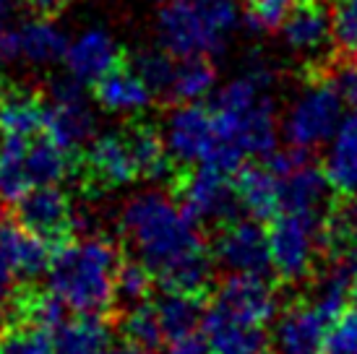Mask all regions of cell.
Wrapping results in <instances>:
<instances>
[{
  "label": "cell",
  "mask_w": 357,
  "mask_h": 354,
  "mask_svg": "<svg viewBox=\"0 0 357 354\" xmlns=\"http://www.w3.org/2000/svg\"><path fill=\"white\" fill-rule=\"evenodd\" d=\"M271 86L274 73L266 68V63L256 60L243 76L219 88L211 105L217 144L201 164H211L227 175H235L248 157L264 159L277 148Z\"/></svg>",
  "instance_id": "6da1fadb"
},
{
  "label": "cell",
  "mask_w": 357,
  "mask_h": 354,
  "mask_svg": "<svg viewBox=\"0 0 357 354\" xmlns=\"http://www.w3.org/2000/svg\"><path fill=\"white\" fill-rule=\"evenodd\" d=\"M123 237L154 279L183 258L206 250L201 224L178 203V198L159 190L133 196L120 214Z\"/></svg>",
  "instance_id": "7a4b0ae2"
},
{
  "label": "cell",
  "mask_w": 357,
  "mask_h": 354,
  "mask_svg": "<svg viewBox=\"0 0 357 354\" xmlns=\"http://www.w3.org/2000/svg\"><path fill=\"white\" fill-rule=\"evenodd\" d=\"M120 256L107 240L63 243L52 250L47 289L76 313H105L115 305Z\"/></svg>",
  "instance_id": "3957f363"
},
{
  "label": "cell",
  "mask_w": 357,
  "mask_h": 354,
  "mask_svg": "<svg viewBox=\"0 0 357 354\" xmlns=\"http://www.w3.org/2000/svg\"><path fill=\"white\" fill-rule=\"evenodd\" d=\"M235 0H169L157 16L159 47L172 58H214L238 26Z\"/></svg>",
  "instance_id": "277c9868"
},
{
  "label": "cell",
  "mask_w": 357,
  "mask_h": 354,
  "mask_svg": "<svg viewBox=\"0 0 357 354\" xmlns=\"http://www.w3.org/2000/svg\"><path fill=\"white\" fill-rule=\"evenodd\" d=\"M172 196L178 203L199 224L222 226L240 219L243 203L238 198V190L229 183V175L211 164H199L193 169H180L172 177Z\"/></svg>",
  "instance_id": "5b68a950"
},
{
  "label": "cell",
  "mask_w": 357,
  "mask_h": 354,
  "mask_svg": "<svg viewBox=\"0 0 357 354\" xmlns=\"http://www.w3.org/2000/svg\"><path fill=\"white\" fill-rule=\"evenodd\" d=\"M344 115V99L326 81H316L295 99L282 123V136L289 146L316 148L334 138Z\"/></svg>",
  "instance_id": "8992f818"
},
{
  "label": "cell",
  "mask_w": 357,
  "mask_h": 354,
  "mask_svg": "<svg viewBox=\"0 0 357 354\" xmlns=\"http://www.w3.org/2000/svg\"><path fill=\"white\" fill-rule=\"evenodd\" d=\"M268 224V253L274 274L287 284L305 282L313 274L321 224L298 214H277Z\"/></svg>",
  "instance_id": "52a82bcc"
},
{
  "label": "cell",
  "mask_w": 357,
  "mask_h": 354,
  "mask_svg": "<svg viewBox=\"0 0 357 354\" xmlns=\"http://www.w3.org/2000/svg\"><path fill=\"white\" fill-rule=\"evenodd\" d=\"M162 138L175 164L180 167L201 164L206 162L208 151L217 144L214 112L196 102H178V107L169 109L165 120Z\"/></svg>",
  "instance_id": "ba28073f"
},
{
  "label": "cell",
  "mask_w": 357,
  "mask_h": 354,
  "mask_svg": "<svg viewBox=\"0 0 357 354\" xmlns=\"http://www.w3.org/2000/svg\"><path fill=\"white\" fill-rule=\"evenodd\" d=\"M214 263L229 274H268L271 253H268V232L258 224V219H232L217 229L211 243Z\"/></svg>",
  "instance_id": "9c48e42d"
},
{
  "label": "cell",
  "mask_w": 357,
  "mask_h": 354,
  "mask_svg": "<svg viewBox=\"0 0 357 354\" xmlns=\"http://www.w3.org/2000/svg\"><path fill=\"white\" fill-rule=\"evenodd\" d=\"M16 219L31 235L50 243L52 250L73 235V206L55 185H34L16 201Z\"/></svg>",
  "instance_id": "30bf717a"
},
{
  "label": "cell",
  "mask_w": 357,
  "mask_h": 354,
  "mask_svg": "<svg viewBox=\"0 0 357 354\" xmlns=\"http://www.w3.org/2000/svg\"><path fill=\"white\" fill-rule=\"evenodd\" d=\"M52 245L42 237L31 235L24 226H6L0 232V300L21 282H31L47 274Z\"/></svg>",
  "instance_id": "8fae6325"
},
{
  "label": "cell",
  "mask_w": 357,
  "mask_h": 354,
  "mask_svg": "<svg viewBox=\"0 0 357 354\" xmlns=\"http://www.w3.org/2000/svg\"><path fill=\"white\" fill-rule=\"evenodd\" d=\"M214 305L235 321L266 325L277 318L279 297L266 274H232L219 284Z\"/></svg>",
  "instance_id": "7c38bea8"
},
{
  "label": "cell",
  "mask_w": 357,
  "mask_h": 354,
  "mask_svg": "<svg viewBox=\"0 0 357 354\" xmlns=\"http://www.w3.org/2000/svg\"><path fill=\"white\" fill-rule=\"evenodd\" d=\"M81 167L86 169V185L91 190L130 185L139 177L126 133H105L91 138L89 148L81 159Z\"/></svg>",
  "instance_id": "4fadbf2b"
},
{
  "label": "cell",
  "mask_w": 357,
  "mask_h": 354,
  "mask_svg": "<svg viewBox=\"0 0 357 354\" xmlns=\"http://www.w3.org/2000/svg\"><path fill=\"white\" fill-rule=\"evenodd\" d=\"M331 183L326 172L307 162L295 172L279 177V208L282 214H298L321 224L331 206Z\"/></svg>",
  "instance_id": "5bb4252c"
},
{
  "label": "cell",
  "mask_w": 357,
  "mask_h": 354,
  "mask_svg": "<svg viewBox=\"0 0 357 354\" xmlns=\"http://www.w3.org/2000/svg\"><path fill=\"white\" fill-rule=\"evenodd\" d=\"M328 321L316 305H292L279 315L274 328V352L277 354H326Z\"/></svg>",
  "instance_id": "9a60e30c"
},
{
  "label": "cell",
  "mask_w": 357,
  "mask_h": 354,
  "mask_svg": "<svg viewBox=\"0 0 357 354\" xmlns=\"http://www.w3.org/2000/svg\"><path fill=\"white\" fill-rule=\"evenodd\" d=\"M63 60L73 79H79L81 84H97L102 76L120 66V49L107 31L89 29L70 42Z\"/></svg>",
  "instance_id": "2e32d148"
},
{
  "label": "cell",
  "mask_w": 357,
  "mask_h": 354,
  "mask_svg": "<svg viewBox=\"0 0 357 354\" xmlns=\"http://www.w3.org/2000/svg\"><path fill=\"white\" fill-rule=\"evenodd\" d=\"M201 331L214 354H268V336L264 325L235 321L217 305L206 307Z\"/></svg>",
  "instance_id": "e0dca14e"
},
{
  "label": "cell",
  "mask_w": 357,
  "mask_h": 354,
  "mask_svg": "<svg viewBox=\"0 0 357 354\" xmlns=\"http://www.w3.org/2000/svg\"><path fill=\"white\" fill-rule=\"evenodd\" d=\"M94 130L97 120L86 105V97L50 102V107H45V136H50L68 154H76L81 146H89Z\"/></svg>",
  "instance_id": "ac0fdd59"
},
{
  "label": "cell",
  "mask_w": 357,
  "mask_h": 354,
  "mask_svg": "<svg viewBox=\"0 0 357 354\" xmlns=\"http://www.w3.org/2000/svg\"><path fill=\"white\" fill-rule=\"evenodd\" d=\"M284 40L298 52H313L334 37V10L326 8V0H298L282 24Z\"/></svg>",
  "instance_id": "d6986e66"
},
{
  "label": "cell",
  "mask_w": 357,
  "mask_h": 354,
  "mask_svg": "<svg viewBox=\"0 0 357 354\" xmlns=\"http://www.w3.org/2000/svg\"><path fill=\"white\" fill-rule=\"evenodd\" d=\"M151 97L154 91L149 88V84L130 66H118L94 84V99L107 112H118V115H133L146 109Z\"/></svg>",
  "instance_id": "ffe728a7"
},
{
  "label": "cell",
  "mask_w": 357,
  "mask_h": 354,
  "mask_svg": "<svg viewBox=\"0 0 357 354\" xmlns=\"http://www.w3.org/2000/svg\"><path fill=\"white\" fill-rule=\"evenodd\" d=\"M112 328L105 313H76L50 331L55 354H94L109 344Z\"/></svg>",
  "instance_id": "44dd1931"
},
{
  "label": "cell",
  "mask_w": 357,
  "mask_h": 354,
  "mask_svg": "<svg viewBox=\"0 0 357 354\" xmlns=\"http://www.w3.org/2000/svg\"><path fill=\"white\" fill-rule=\"evenodd\" d=\"M235 190L243 203V211L258 222H271L282 214L279 208V177L266 164H243L235 172Z\"/></svg>",
  "instance_id": "7402d4cb"
},
{
  "label": "cell",
  "mask_w": 357,
  "mask_h": 354,
  "mask_svg": "<svg viewBox=\"0 0 357 354\" xmlns=\"http://www.w3.org/2000/svg\"><path fill=\"white\" fill-rule=\"evenodd\" d=\"M40 130H45L42 99L19 86L0 88V136L34 138Z\"/></svg>",
  "instance_id": "603a6c76"
},
{
  "label": "cell",
  "mask_w": 357,
  "mask_h": 354,
  "mask_svg": "<svg viewBox=\"0 0 357 354\" xmlns=\"http://www.w3.org/2000/svg\"><path fill=\"white\" fill-rule=\"evenodd\" d=\"M68 45L70 42L66 31L52 21V16H40L19 29L21 58L37 63V66H50L55 60H63Z\"/></svg>",
  "instance_id": "cb8c5ba5"
},
{
  "label": "cell",
  "mask_w": 357,
  "mask_h": 354,
  "mask_svg": "<svg viewBox=\"0 0 357 354\" xmlns=\"http://www.w3.org/2000/svg\"><path fill=\"white\" fill-rule=\"evenodd\" d=\"M154 307H157L165 339L175 341L180 336L193 334L201 325L204 313H206V297L183 295V292H162Z\"/></svg>",
  "instance_id": "d4e9b609"
},
{
  "label": "cell",
  "mask_w": 357,
  "mask_h": 354,
  "mask_svg": "<svg viewBox=\"0 0 357 354\" xmlns=\"http://www.w3.org/2000/svg\"><path fill=\"white\" fill-rule=\"evenodd\" d=\"M126 138H128V146H130V154H133V162H136L139 177H146L151 183H159V180H167L172 175V164L175 162L167 154L165 138L159 136L151 125L136 123L126 133Z\"/></svg>",
  "instance_id": "484cf974"
},
{
  "label": "cell",
  "mask_w": 357,
  "mask_h": 354,
  "mask_svg": "<svg viewBox=\"0 0 357 354\" xmlns=\"http://www.w3.org/2000/svg\"><path fill=\"white\" fill-rule=\"evenodd\" d=\"M162 292H183V295L206 297L214 284V256L206 250H199L193 256L183 258L180 263L169 266L167 271L154 279Z\"/></svg>",
  "instance_id": "4316f807"
},
{
  "label": "cell",
  "mask_w": 357,
  "mask_h": 354,
  "mask_svg": "<svg viewBox=\"0 0 357 354\" xmlns=\"http://www.w3.org/2000/svg\"><path fill=\"white\" fill-rule=\"evenodd\" d=\"M24 172L29 185H55L70 172V154L60 148L50 136H34L29 141Z\"/></svg>",
  "instance_id": "83f0119b"
},
{
  "label": "cell",
  "mask_w": 357,
  "mask_h": 354,
  "mask_svg": "<svg viewBox=\"0 0 357 354\" xmlns=\"http://www.w3.org/2000/svg\"><path fill=\"white\" fill-rule=\"evenodd\" d=\"M331 190L339 196L355 198L357 196V136L347 130L334 133V144L328 148V157L324 162Z\"/></svg>",
  "instance_id": "f1b7e54d"
},
{
  "label": "cell",
  "mask_w": 357,
  "mask_h": 354,
  "mask_svg": "<svg viewBox=\"0 0 357 354\" xmlns=\"http://www.w3.org/2000/svg\"><path fill=\"white\" fill-rule=\"evenodd\" d=\"M31 138L21 136H0V201L16 203L26 190L29 180L24 172V157Z\"/></svg>",
  "instance_id": "f546056e"
},
{
  "label": "cell",
  "mask_w": 357,
  "mask_h": 354,
  "mask_svg": "<svg viewBox=\"0 0 357 354\" xmlns=\"http://www.w3.org/2000/svg\"><path fill=\"white\" fill-rule=\"evenodd\" d=\"M217 84V68L208 58H185L175 66L167 97L172 102H199Z\"/></svg>",
  "instance_id": "4dcf8cb0"
},
{
  "label": "cell",
  "mask_w": 357,
  "mask_h": 354,
  "mask_svg": "<svg viewBox=\"0 0 357 354\" xmlns=\"http://www.w3.org/2000/svg\"><path fill=\"white\" fill-rule=\"evenodd\" d=\"M120 331L126 336V341L141 346L146 352H154L165 344V331L159 323V315L154 302H136L128 307V313L120 318Z\"/></svg>",
  "instance_id": "1f68e13d"
},
{
  "label": "cell",
  "mask_w": 357,
  "mask_h": 354,
  "mask_svg": "<svg viewBox=\"0 0 357 354\" xmlns=\"http://www.w3.org/2000/svg\"><path fill=\"white\" fill-rule=\"evenodd\" d=\"M154 274H151L141 261H120L118 274H115V302L136 305L144 302L151 292Z\"/></svg>",
  "instance_id": "d6a6232c"
},
{
  "label": "cell",
  "mask_w": 357,
  "mask_h": 354,
  "mask_svg": "<svg viewBox=\"0 0 357 354\" xmlns=\"http://www.w3.org/2000/svg\"><path fill=\"white\" fill-rule=\"evenodd\" d=\"M0 354H55L52 336L40 325L13 323L0 334Z\"/></svg>",
  "instance_id": "836d02e7"
},
{
  "label": "cell",
  "mask_w": 357,
  "mask_h": 354,
  "mask_svg": "<svg viewBox=\"0 0 357 354\" xmlns=\"http://www.w3.org/2000/svg\"><path fill=\"white\" fill-rule=\"evenodd\" d=\"M130 68L139 73L141 79L149 84V88L154 94H165L167 97L169 84H172V73H175V63H172V55L165 52V49H146V52H139Z\"/></svg>",
  "instance_id": "e575fe53"
},
{
  "label": "cell",
  "mask_w": 357,
  "mask_h": 354,
  "mask_svg": "<svg viewBox=\"0 0 357 354\" xmlns=\"http://www.w3.org/2000/svg\"><path fill=\"white\" fill-rule=\"evenodd\" d=\"M295 6L298 0H248L245 24L253 31H277Z\"/></svg>",
  "instance_id": "d590c367"
},
{
  "label": "cell",
  "mask_w": 357,
  "mask_h": 354,
  "mask_svg": "<svg viewBox=\"0 0 357 354\" xmlns=\"http://www.w3.org/2000/svg\"><path fill=\"white\" fill-rule=\"evenodd\" d=\"M334 40H337L342 55L357 60V0H337Z\"/></svg>",
  "instance_id": "8d00e7d4"
},
{
  "label": "cell",
  "mask_w": 357,
  "mask_h": 354,
  "mask_svg": "<svg viewBox=\"0 0 357 354\" xmlns=\"http://www.w3.org/2000/svg\"><path fill=\"white\" fill-rule=\"evenodd\" d=\"M326 354H357V307L331 321L326 334Z\"/></svg>",
  "instance_id": "74e56055"
},
{
  "label": "cell",
  "mask_w": 357,
  "mask_h": 354,
  "mask_svg": "<svg viewBox=\"0 0 357 354\" xmlns=\"http://www.w3.org/2000/svg\"><path fill=\"white\" fill-rule=\"evenodd\" d=\"M165 354H214V349H211V344L206 341V336H201L193 331V334L180 336L175 341H169Z\"/></svg>",
  "instance_id": "f35d334b"
},
{
  "label": "cell",
  "mask_w": 357,
  "mask_h": 354,
  "mask_svg": "<svg viewBox=\"0 0 357 354\" xmlns=\"http://www.w3.org/2000/svg\"><path fill=\"white\" fill-rule=\"evenodd\" d=\"M26 3H29L31 8L37 10L40 16H55V13H58L68 0H26Z\"/></svg>",
  "instance_id": "ab89813d"
},
{
  "label": "cell",
  "mask_w": 357,
  "mask_h": 354,
  "mask_svg": "<svg viewBox=\"0 0 357 354\" xmlns=\"http://www.w3.org/2000/svg\"><path fill=\"white\" fill-rule=\"evenodd\" d=\"M94 354H149V352H146V349H141V346H136V344H130V341H126V344L102 346L100 352H94Z\"/></svg>",
  "instance_id": "60d3db41"
},
{
  "label": "cell",
  "mask_w": 357,
  "mask_h": 354,
  "mask_svg": "<svg viewBox=\"0 0 357 354\" xmlns=\"http://www.w3.org/2000/svg\"><path fill=\"white\" fill-rule=\"evenodd\" d=\"M24 0H0V24H8L21 10Z\"/></svg>",
  "instance_id": "b9f144b4"
},
{
  "label": "cell",
  "mask_w": 357,
  "mask_h": 354,
  "mask_svg": "<svg viewBox=\"0 0 357 354\" xmlns=\"http://www.w3.org/2000/svg\"><path fill=\"white\" fill-rule=\"evenodd\" d=\"M8 226V222H6V208H3V201H0V232Z\"/></svg>",
  "instance_id": "7bdbcfd3"
},
{
  "label": "cell",
  "mask_w": 357,
  "mask_h": 354,
  "mask_svg": "<svg viewBox=\"0 0 357 354\" xmlns=\"http://www.w3.org/2000/svg\"><path fill=\"white\" fill-rule=\"evenodd\" d=\"M352 297L357 300V268H355V282H352Z\"/></svg>",
  "instance_id": "ee69618b"
},
{
  "label": "cell",
  "mask_w": 357,
  "mask_h": 354,
  "mask_svg": "<svg viewBox=\"0 0 357 354\" xmlns=\"http://www.w3.org/2000/svg\"><path fill=\"white\" fill-rule=\"evenodd\" d=\"M0 68H3V55H0Z\"/></svg>",
  "instance_id": "f6af8a7d"
},
{
  "label": "cell",
  "mask_w": 357,
  "mask_h": 354,
  "mask_svg": "<svg viewBox=\"0 0 357 354\" xmlns=\"http://www.w3.org/2000/svg\"><path fill=\"white\" fill-rule=\"evenodd\" d=\"M157 3H169V0H157Z\"/></svg>",
  "instance_id": "bcb514c9"
},
{
  "label": "cell",
  "mask_w": 357,
  "mask_h": 354,
  "mask_svg": "<svg viewBox=\"0 0 357 354\" xmlns=\"http://www.w3.org/2000/svg\"><path fill=\"white\" fill-rule=\"evenodd\" d=\"M0 302H3V300H0Z\"/></svg>",
  "instance_id": "7dc6e473"
}]
</instances>
